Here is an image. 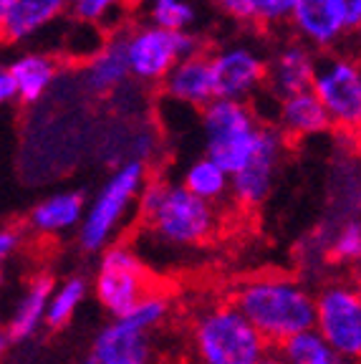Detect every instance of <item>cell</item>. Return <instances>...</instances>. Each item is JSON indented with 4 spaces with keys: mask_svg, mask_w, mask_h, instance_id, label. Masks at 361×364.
<instances>
[{
    "mask_svg": "<svg viewBox=\"0 0 361 364\" xmlns=\"http://www.w3.org/2000/svg\"><path fill=\"white\" fill-rule=\"evenodd\" d=\"M258 364H283V362H281V359H278V354H276V352H268L266 357L260 359Z\"/></svg>",
    "mask_w": 361,
    "mask_h": 364,
    "instance_id": "35",
    "label": "cell"
},
{
    "mask_svg": "<svg viewBox=\"0 0 361 364\" xmlns=\"http://www.w3.org/2000/svg\"><path fill=\"white\" fill-rule=\"evenodd\" d=\"M152 334L134 329L124 318H112L96 331L89 359L96 364H149L154 362Z\"/></svg>",
    "mask_w": 361,
    "mask_h": 364,
    "instance_id": "14",
    "label": "cell"
},
{
    "mask_svg": "<svg viewBox=\"0 0 361 364\" xmlns=\"http://www.w3.org/2000/svg\"><path fill=\"white\" fill-rule=\"evenodd\" d=\"M341 16H344L346 31H356L361 26V0H336Z\"/></svg>",
    "mask_w": 361,
    "mask_h": 364,
    "instance_id": "31",
    "label": "cell"
},
{
    "mask_svg": "<svg viewBox=\"0 0 361 364\" xmlns=\"http://www.w3.org/2000/svg\"><path fill=\"white\" fill-rule=\"evenodd\" d=\"M336 364H356V362H351V359H339Z\"/></svg>",
    "mask_w": 361,
    "mask_h": 364,
    "instance_id": "36",
    "label": "cell"
},
{
    "mask_svg": "<svg viewBox=\"0 0 361 364\" xmlns=\"http://www.w3.org/2000/svg\"><path fill=\"white\" fill-rule=\"evenodd\" d=\"M149 364H157V362H149Z\"/></svg>",
    "mask_w": 361,
    "mask_h": 364,
    "instance_id": "38",
    "label": "cell"
},
{
    "mask_svg": "<svg viewBox=\"0 0 361 364\" xmlns=\"http://www.w3.org/2000/svg\"><path fill=\"white\" fill-rule=\"evenodd\" d=\"M276 354L283 364H336L339 357L313 329L301 331L276 347Z\"/></svg>",
    "mask_w": 361,
    "mask_h": 364,
    "instance_id": "25",
    "label": "cell"
},
{
    "mask_svg": "<svg viewBox=\"0 0 361 364\" xmlns=\"http://www.w3.org/2000/svg\"><path fill=\"white\" fill-rule=\"evenodd\" d=\"M205 132V157L220 165L227 175H235L250 162L258 149L263 119L248 102L212 99L200 109Z\"/></svg>",
    "mask_w": 361,
    "mask_h": 364,
    "instance_id": "5",
    "label": "cell"
},
{
    "mask_svg": "<svg viewBox=\"0 0 361 364\" xmlns=\"http://www.w3.org/2000/svg\"><path fill=\"white\" fill-rule=\"evenodd\" d=\"M170 309H172V304L167 296L157 294V291H149L129 314H124V316H119V318H124L126 324L144 331V334H152L154 329H159V326L167 321Z\"/></svg>",
    "mask_w": 361,
    "mask_h": 364,
    "instance_id": "27",
    "label": "cell"
},
{
    "mask_svg": "<svg viewBox=\"0 0 361 364\" xmlns=\"http://www.w3.org/2000/svg\"><path fill=\"white\" fill-rule=\"evenodd\" d=\"M316 58L318 53L311 51L308 46L301 43L298 38L281 41L266 56V84H263V91L273 102H281L286 97L308 91L313 71H316Z\"/></svg>",
    "mask_w": 361,
    "mask_h": 364,
    "instance_id": "13",
    "label": "cell"
},
{
    "mask_svg": "<svg viewBox=\"0 0 361 364\" xmlns=\"http://www.w3.org/2000/svg\"><path fill=\"white\" fill-rule=\"evenodd\" d=\"M144 18L164 31H192L198 26V8L192 0H144Z\"/></svg>",
    "mask_w": 361,
    "mask_h": 364,
    "instance_id": "26",
    "label": "cell"
},
{
    "mask_svg": "<svg viewBox=\"0 0 361 364\" xmlns=\"http://www.w3.org/2000/svg\"><path fill=\"white\" fill-rule=\"evenodd\" d=\"M6 71L13 81L16 102L26 107L43 102L58 81V61L48 53H23Z\"/></svg>",
    "mask_w": 361,
    "mask_h": 364,
    "instance_id": "20",
    "label": "cell"
},
{
    "mask_svg": "<svg viewBox=\"0 0 361 364\" xmlns=\"http://www.w3.org/2000/svg\"><path fill=\"white\" fill-rule=\"evenodd\" d=\"M119 6L122 0H71L68 16L81 26H102Z\"/></svg>",
    "mask_w": 361,
    "mask_h": 364,
    "instance_id": "29",
    "label": "cell"
},
{
    "mask_svg": "<svg viewBox=\"0 0 361 364\" xmlns=\"http://www.w3.org/2000/svg\"><path fill=\"white\" fill-rule=\"evenodd\" d=\"M286 152V136L271 124L263 122L258 134V149L240 172L230 177V195L240 208H258L271 195Z\"/></svg>",
    "mask_w": 361,
    "mask_h": 364,
    "instance_id": "11",
    "label": "cell"
},
{
    "mask_svg": "<svg viewBox=\"0 0 361 364\" xmlns=\"http://www.w3.org/2000/svg\"><path fill=\"white\" fill-rule=\"evenodd\" d=\"M222 13L232 21L250 23L258 28H281L288 23L293 0H217Z\"/></svg>",
    "mask_w": 361,
    "mask_h": 364,
    "instance_id": "22",
    "label": "cell"
},
{
    "mask_svg": "<svg viewBox=\"0 0 361 364\" xmlns=\"http://www.w3.org/2000/svg\"><path fill=\"white\" fill-rule=\"evenodd\" d=\"M68 3L71 0H11L6 26H3V38L11 43L31 38L66 16Z\"/></svg>",
    "mask_w": 361,
    "mask_h": 364,
    "instance_id": "21",
    "label": "cell"
},
{
    "mask_svg": "<svg viewBox=\"0 0 361 364\" xmlns=\"http://www.w3.org/2000/svg\"><path fill=\"white\" fill-rule=\"evenodd\" d=\"M53 284L56 281H53L51 273H36L33 279H28V284L23 286L21 296L13 304L11 316L3 326L11 341H26L41 331L45 318V304H48Z\"/></svg>",
    "mask_w": 361,
    "mask_h": 364,
    "instance_id": "18",
    "label": "cell"
},
{
    "mask_svg": "<svg viewBox=\"0 0 361 364\" xmlns=\"http://www.w3.org/2000/svg\"><path fill=\"white\" fill-rule=\"evenodd\" d=\"M11 347H13V341H11V336L6 334V329L0 326V362L8 357V352H11Z\"/></svg>",
    "mask_w": 361,
    "mask_h": 364,
    "instance_id": "33",
    "label": "cell"
},
{
    "mask_svg": "<svg viewBox=\"0 0 361 364\" xmlns=\"http://www.w3.org/2000/svg\"><path fill=\"white\" fill-rule=\"evenodd\" d=\"M232 306L266 341L268 349L313 329V291L286 273H263L237 286Z\"/></svg>",
    "mask_w": 361,
    "mask_h": 364,
    "instance_id": "1",
    "label": "cell"
},
{
    "mask_svg": "<svg viewBox=\"0 0 361 364\" xmlns=\"http://www.w3.org/2000/svg\"><path fill=\"white\" fill-rule=\"evenodd\" d=\"M152 291L144 258L126 243H112L102 250L94 276V296L112 318L129 314Z\"/></svg>",
    "mask_w": 361,
    "mask_h": 364,
    "instance_id": "8",
    "label": "cell"
},
{
    "mask_svg": "<svg viewBox=\"0 0 361 364\" xmlns=\"http://www.w3.org/2000/svg\"><path fill=\"white\" fill-rule=\"evenodd\" d=\"M210 76H212V97L230 102H248L263 91L266 84V53L255 43L235 41L208 53Z\"/></svg>",
    "mask_w": 361,
    "mask_h": 364,
    "instance_id": "10",
    "label": "cell"
},
{
    "mask_svg": "<svg viewBox=\"0 0 361 364\" xmlns=\"http://www.w3.org/2000/svg\"><path fill=\"white\" fill-rule=\"evenodd\" d=\"M288 26L301 43L316 53L339 51L344 38H349L336 0H293L288 13Z\"/></svg>",
    "mask_w": 361,
    "mask_h": 364,
    "instance_id": "12",
    "label": "cell"
},
{
    "mask_svg": "<svg viewBox=\"0 0 361 364\" xmlns=\"http://www.w3.org/2000/svg\"><path fill=\"white\" fill-rule=\"evenodd\" d=\"M164 97L177 104L203 109L212 102V76H210L208 51L198 56L182 58L172 66V71L162 81Z\"/></svg>",
    "mask_w": 361,
    "mask_h": 364,
    "instance_id": "16",
    "label": "cell"
},
{
    "mask_svg": "<svg viewBox=\"0 0 361 364\" xmlns=\"http://www.w3.org/2000/svg\"><path fill=\"white\" fill-rule=\"evenodd\" d=\"M8 102H16V91H13V81L8 71L0 68V107H6Z\"/></svg>",
    "mask_w": 361,
    "mask_h": 364,
    "instance_id": "32",
    "label": "cell"
},
{
    "mask_svg": "<svg viewBox=\"0 0 361 364\" xmlns=\"http://www.w3.org/2000/svg\"><path fill=\"white\" fill-rule=\"evenodd\" d=\"M126 81H129V66L124 56V36H112L89 56L81 84L91 97H107L126 86Z\"/></svg>",
    "mask_w": 361,
    "mask_h": 364,
    "instance_id": "15",
    "label": "cell"
},
{
    "mask_svg": "<svg viewBox=\"0 0 361 364\" xmlns=\"http://www.w3.org/2000/svg\"><path fill=\"white\" fill-rule=\"evenodd\" d=\"M81 364H96V362H94V359H89V357H86V362H81Z\"/></svg>",
    "mask_w": 361,
    "mask_h": 364,
    "instance_id": "37",
    "label": "cell"
},
{
    "mask_svg": "<svg viewBox=\"0 0 361 364\" xmlns=\"http://www.w3.org/2000/svg\"><path fill=\"white\" fill-rule=\"evenodd\" d=\"M192 352L198 364H258L271 349L230 301L212 304L192 321Z\"/></svg>",
    "mask_w": 361,
    "mask_h": 364,
    "instance_id": "4",
    "label": "cell"
},
{
    "mask_svg": "<svg viewBox=\"0 0 361 364\" xmlns=\"http://www.w3.org/2000/svg\"><path fill=\"white\" fill-rule=\"evenodd\" d=\"M311 94L326 112L331 129L356 132L361 124V71L346 51L318 53Z\"/></svg>",
    "mask_w": 361,
    "mask_h": 364,
    "instance_id": "7",
    "label": "cell"
},
{
    "mask_svg": "<svg viewBox=\"0 0 361 364\" xmlns=\"http://www.w3.org/2000/svg\"><path fill=\"white\" fill-rule=\"evenodd\" d=\"M198 53H205V41L195 31H164L144 23L124 33L129 79L141 86L162 84L177 61Z\"/></svg>",
    "mask_w": 361,
    "mask_h": 364,
    "instance_id": "6",
    "label": "cell"
},
{
    "mask_svg": "<svg viewBox=\"0 0 361 364\" xmlns=\"http://www.w3.org/2000/svg\"><path fill=\"white\" fill-rule=\"evenodd\" d=\"M326 253L333 263L341 266H354L361 258V225L356 218L341 223L326 240Z\"/></svg>",
    "mask_w": 361,
    "mask_h": 364,
    "instance_id": "28",
    "label": "cell"
},
{
    "mask_svg": "<svg viewBox=\"0 0 361 364\" xmlns=\"http://www.w3.org/2000/svg\"><path fill=\"white\" fill-rule=\"evenodd\" d=\"M147 162L126 159V162H119L117 170L104 180L102 188L86 203L84 218L76 228L79 245L86 253H102L107 245L114 243L129 213L134 210L139 190L147 182Z\"/></svg>",
    "mask_w": 361,
    "mask_h": 364,
    "instance_id": "3",
    "label": "cell"
},
{
    "mask_svg": "<svg viewBox=\"0 0 361 364\" xmlns=\"http://www.w3.org/2000/svg\"><path fill=\"white\" fill-rule=\"evenodd\" d=\"M21 243H23V235H21V230H18V228L0 225V271H3V268H6V263L18 253Z\"/></svg>",
    "mask_w": 361,
    "mask_h": 364,
    "instance_id": "30",
    "label": "cell"
},
{
    "mask_svg": "<svg viewBox=\"0 0 361 364\" xmlns=\"http://www.w3.org/2000/svg\"><path fill=\"white\" fill-rule=\"evenodd\" d=\"M313 331L339 359L361 354V296L349 281H331L313 294Z\"/></svg>",
    "mask_w": 361,
    "mask_h": 364,
    "instance_id": "9",
    "label": "cell"
},
{
    "mask_svg": "<svg viewBox=\"0 0 361 364\" xmlns=\"http://www.w3.org/2000/svg\"><path fill=\"white\" fill-rule=\"evenodd\" d=\"M8 8H11V0H0V38H3V26H6Z\"/></svg>",
    "mask_w": 361,
    "mask_h": 364,
    "instance_id": "34",
    "label": "cell"
},
{
    "mask_svg": "<svg viewBox=\"0 0 361 364\" xmlns=\"http://www.w3.org/2000/svg\"><path fill=\"white\" fill-rule=\"evenodd\" d=\"M276 122H271L286 139H306V136L326 134L331 129L326 112L311 91H301L293 97L276 102Z\"/></svg>",
    "mask_w": 361,
    "mask_h": 364,
    "instance_id": "19",
    "label": "cell"
},
{
    "mask_svg": "<svg viewBox=\"0 0 361 364\" xmlns=\"http://www.w3.org/2000/svg\"><path fill=\"white\" fill-rule=\"evenodd\" d=\"M141 225L159 245L172 250L203 248L217 230L215 205L198 200L177 182L147 177L134 205Z\"/></svg>",
    "mask_w": 361,
    "mask_h": 364,
    "instance_id": "2",
    "label": "cell"
},
{
    "mask_svg": "<svg viewBox=\"0 0 361 364\" xmlns=\"http://www.w3.org/2000/svg\"><path fill=\"white\" fill-rule=\"evenodd\" d=\"M89 296V281L84 276H68L61 284H53V291L45 304V318L43 326L48 329H63L74 318L79 306Z\"/></svg>",
    "mask_w": 361,
    "mask_h": 364,
    "instance_id": "24",
    "label": "cell"
},
{
    "mask_svg": "<svg viewBox=\"0 0 361 364\" xmlns=\"http://www.w3.org/2000/svg\"><path fill=\"white\" fill-rule=\"evenodd\" d=\"M180 185L190 195H195L198 200H205L210 205H215L217 200L230 195V175L208 157L195 159L185 170Z\"/></svg>",
    "mask_w": 361,
    "mask_h": 364,
    "instance_id": "23",
    "label": "cell"
},
{
    "mask_svg": "<svg viewBox=\"0 0 361 364\" xmlns=\"http://www.w3.org/2000/svg\"><path fill=\"white\" fill-rule=\"evenodd\" d=\"M192 364H198V362H192Z\"/></svg>",
    "mask_w": 361,
    "mask_h": 364,
    "instance_id": "39",
    "label": "cell"
},
{
    "mask_svg": "<svg viewBox=\"0 0 361 364\" xmlns=\"http://www.w3.org/2000/svg\"><path fill=\"white\" fill-rule=\"evenodd\" d=\"M86 210V198L79 190H61L41 203L33 205V210L28 215V228L36 235H45V238H56V235L71 233L76 230L84 218Z\"/></svg>",
    "mask_w": 361,
    "mask_h": 364,
    "instance_id": "17",
    "label": "cell"
}]
</instances>
